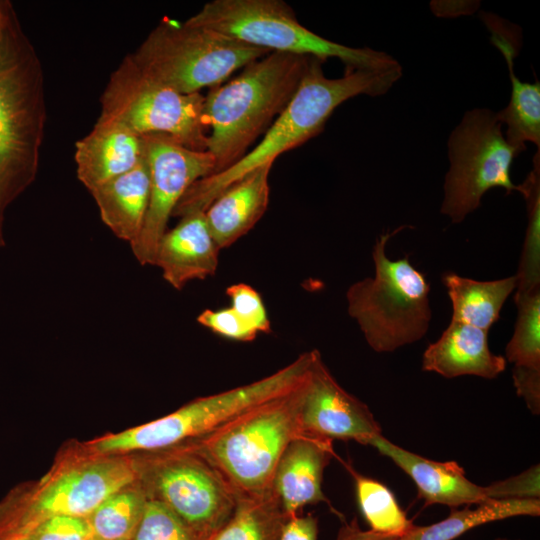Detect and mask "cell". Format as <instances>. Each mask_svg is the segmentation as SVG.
Wrapping results in <instances>:
<instances>
[{"label":"cell","instance_id":"obj_13","mask_svg":"<svg viewBox=\"0 0 540 540\" xmlns=\"http://www.w3.org/2000/svg\"><path fill=\"white\" fill-rule=\"evenodd\" d=\"M143 139L150 174L149 204L141 233L130 246L141 265H153L175 207L195 181L214 173L215 159L207 150L188 148L163 134Z\"/></svg>","mask_w":540,"mask_h":540},{"label":"cell","instance_id":"obj_25","mask_svg":"<svg viewBox=\"0 0 540 540\" xmlns=\"http://www.w3.org/2000/svg\"><path fill=\"white\" fill-rule=\"evenodd\" d=\"M288 518L272 489L239 494L230 518L208 540H279Z\"/></svg>","mask_w":540,"mask_h":540},{"label":"cell","instance_id":"obj_19","mask_svg":"<svg viewBox=\"0 0 540 540\" xmlns=\"http://www.w3.org/2000/svg\"><path fill=\"white\" fill-rule=\"evenodd\" d=\"M483 21L491 32L492 43L503 54L511 81V97L508 105L496 113L499 122L506 125V140L520 153L526 142L540 148V84L522 82L514 73V59L519 52V38L512 28L498 16L482 13Z\"/></svg>","mask_w":540,"mask_h":540},{"label":"cell","instance_id":"obj_16","mask_svg":"<svg viewBox=\"0 0 540 540\" xmlns=\"http://www.w3.org/2000/svg\"><path fill=\"white\" fill-rule=\"evenodd\" d=\"M333 456V441L328 439L301 434L288 444L276 465L271 489L289 518L307 505H330L322 481Z\"/></svg>","mask_w":540,"mask_h":540},{"label":"cell","instance_id":"obj_6","mask_svg":"<svg viewBox=\"0 0 540 540\" xmlns=\"http://www.w3.org/2000/svg\"><path fill=\"white\" fill-rule=\"evenodd\" d=\"M404 227L378 238L372 252L374 276L355 282L346 292L350 317L377 353L421 340L432 318L425 275L412 265L409 255L391 260L386 254L387 242Z\"/></svg>","mask_w":540,"mask_h":540},{"label":"cell","instance_id":"obj_3","mask_svg":"<svg viewBox=\"0 0 540 540\" xmlns=\"http://www.w3.org/2000/svg\"><path fill=\"white\" fill-rule=\"evenodd\" d=\"M314 57L269 52L204 96L207 151L222 171L247 152L295 95Z\"/></svg>","mask_w":540,"mask_h":540},{"label":"cell","instance_id":"obj_28","mask_svg":"<svg viewBox=\"0 0 540 540\" xmlns=\"http://www.w3.org/2000/svg\"><path fill=\"white\" fill-rule=\"evenodd\" d=\"M358 504L371 531L401 537L413 528L393 492L383 483L355 474Z\"/></svg>","mask_w":540,"mask_h":540},{"label":"cell","instance_id":"obj_26","mask_svg":"<svg viewBox=\"0 0 540 540\" xmlns=\"http://www.w3.org/2000/svg\"><path fill=\"white\" fill-rule=\"evenodd\" d=\"M149 499L139 481L104 500L87 518L95 540H131Z\"/></svg>","mask_w":540,"mask_h":540},{"label":"cell","instance_id":"obj_17","mask_svg":"<svg viewBox=\"0 0 540 540\" xmlns=\"http://www.w3.org/2000/svg\"><path fill=\"white\" fill-rule=\"evenodd\" d=\"M219 247L207 226L204 212L185 215L160 239L153 265L173 288L181 290L193 280L215 274Z\"/></svg>","mask_w":540,"mask_h":540},{"label":"cell","instance_id":"obj_24","mask_svg":"<svg viewBox=\"0 0 540 540\" xmlns=\"http://www.w3.org/2000/svg\"><path fill=\"white\" fill-rule=\"evenodd\" d=\"M539 498L490 499L475 508L452 509L443 520L413 526L397 540H454L480 525L516 516H539Z\"/></svg>","mask_w":540,"mask_h":540},{"label":"cell","instance_id":"obj_36","mask_svg":"<svg viewBox=\"0 0 540 540\" xmlns=\"http://www.w3.org/2000/svg\"><path fill=\"white\" fill-rule=\"evenodd\" d=\"M279 540H318V521L311 514L288 518Z\"/></svg>","mask_w":540,"mask_h":540},{"label":"cell","instance_id":"obj_41","mask_svg":"<svg viewBox=\"0 0 540 540\" xmlns=\"http://www.w3.org/2000/svg\"><path fill=\"white\" fill-rule=\"evenodd\" d=\"M92 540H95V539H92Z\"/></svg>","mask_w":540,"mask_h":540},{"label":"cell","instance_id":"obj_8","mask_svg":"<svg viewBox=\"0 0 540 540\" xmlns=\"http://www.w3.org/2000/svg\"><path fill=\"white\" fill-rule=\"evenodd\" d=\"M269 50L192 23L157 25L130 55L153 79L184 93L224 83Z\"/></svg>","mask_w":540,"mask_h":540},{"label":"cell","instance_id":"obj_35","mask_svg":"<svg viewBox=\"0 0 540 540\" xmlns=\"http://www.w3.org/2000/svg\"><path fill=\"white\" fill-rule=\"evenodd\" d=\"M512 378L518 396L524 399L528 409L540 414V369L514 366Z\"/></svg>","mask_w":540,"mask_h":540},{"label":"cell","instance_id":"obj_2","mask_svg":"<svg viewBox=\"0 0 540 540\" xmlns=\"http://www.w3.org/2000/svg\"><path fill=\"white\" fill-rule=\"evenodd\" d=\"M46 111L38 53L12 3L0 0V248L8 207L36 179Z\"/></svg>","mask_w":540,"mask_h":540},{"label":"cell","instance_id":"obj_9","mask_svg":"<svg viewBox=\"0 0 540 540\" xmlns=\"http://www.w3.org/2000/svg\"><path fill=\"white\" fill-rule=\"evenodd\" d=\"M188 20L271 52L310 56L323 62L337 58L346 68L379 69L398 63L385 52L345 46L312 32L281 0H213Z\"/></svg>","mask_w":540,"mask_h":540},{"label":"cell","instance_id":"obj_22","mask_svg":"<svg viewBox=\"0 0 540 540\" xmlns=\"http://www.w3.org/2000/svg\"><path fill=\"white\" fill-rule=\"evenodd\" d=\"M103 223L113 234L130 245L139 237L150 195V174L146 160L89 191Z\"/></svg>","mask_w":540,"mask_h":540},{"label":"cell","instance_id":"obj_5","mask_svg":"<svg viewBox=\"0 0 540 540\" xmlns=\"http://www.w3.org/2000/svg\"><path fill=\"white\" fill-rule=\"evenodd\" d=\"M305 378L292 390L256 404L190 441L239 494L271 489L281 455L302 434L299 415Z\"/></svg>","mask_w":540,"mask_h":540},{"label":"cell","instance_id":"obj_33","mask_svg":"<svg viewBox=\"0 0 540 540\" xmlns=\"http://www.w3.org/2000/svg\"><path fill=\"white\" fill-rule=\"evenodd\" d=\"M196 320L212 332L236 341L249 342L258 335L231 307L219 310L205 309Z\"/></svg>","mask_w":540,"mask_h":540},{"label":"cell","instance_id":"obj_18","mask_svg":"<svg viewBox=\"0 0 540 540\" xmlns=\"http://www.w3.org/2000/svg\"><path fill=\"white\" fill-rule=\"evenodd\" d=\"M144 157L142 136L102 117L75 144L77 177L89 191L130 171Z\"/></svg>","mask_w":540,"mask_h":540},{"label":"cell","instance_id":"obj_21","mask_svg":"<svg viewBox=\"0 0 540 540\" xmlns=\"http://www.w3.org/2000/svg\"><path fill=\"white\" fill-rule=\"evenodd\" d=\"M272 166L273 163H268L248 173L221 192L204 211L219 249L231 246L247 234L266 212Z\"/></svg>","mask_w":540,"mask_h":540},{"label":"cell","instance_id":"obj_20","mask_svg":"<svg viewBox=\"0 0 540 540\" xmlns=\"http://www.w3.org/2000/svg\"><path fill=\"white\" fill-rule=\"evenodd\" d=\"M506 365L504 356L490 350L488 331L452 320L422 356L424 371L445 378L473 375L494 379L506 369Z\"/></svg>","mask_w":540,"mask_h":540},{"label":"cell","instance_id":"obj_12","mask_svg":"<svg viewBox=\"0 0 540 540\" xmlns=\"http://www.w3.org/2000/svg\"><path fill=\"white\" fill-rule=\"evenodd\" d=\"M518 154L506 140L496 113L486 108L467 111L448 140L450 167L441 213L460 223L481 205L490 189L517 191L510 172Z\"/></svg>","mask_w":540,"mask_h":540},{"label":"cell","instance_id":"obj_30","mask_svg":"<svg viewBox=\"0 0 540 540\" xmlns=\"http://www.w3.org/2000/svg\"><path fill=\"white\" fill-rule=\"evenodd\" d=\"M131 540H202L163 502L149 498Z\"/></svg>","mask_w":540,"mask_h":540},{"label":"cell","instance_id":"obj_39","mask_svg":"<svg viewBox=\"0 0 540 540\" xmlns=\"http://www.w3.org/2000/svg\"><path fill=\"white\" fill-rule=\"evenodd\" d=\"M0 540H29L25 537H1Z\"/></svg>","mask_w":540,"mask_h":540},{"label":"cell","instance_id":"obj_14","mask_svg":"<svg viewBox=\"0 0 540 540\" xmlns=\"http://www.w3.org/2000/svg\"><path fill=\"white\" fill-rule=\"evenodd\" d=\"M299 418L302 434L331 441L367 445L382 434L369 407L336 381L318 350L304 380Z\"/></svg>","mask_w":540,"mask_h":540},{"label":"cell","instance_id":"obj_15","mask_svg":"<svg viewBox=\"0 0 540 540\" xmlns=\"http://www.w3.org/2000/svg\"><path fill=\"white\" fill-rule=\"evenodd\" d=\"M367 445L402 469L415 483L418 497L427 505L440 504L456 509L490 500L486 486L470 481L455 461L427 459L396 445L382 434L372 437Z\"/></svg>","mask_w":540,"mask_h":540},{"label":"cell","instance_id":"obj_37","mask_svg":"<svg viewBox=\"0 0 540 540\" xmlns=\"http://www.w3.org/2000/svg\"><path fill=\"white\" fill-rule=\"evenodd\" d=\"M398 537L382 535L360 528L356 518L344 523L338 531L336 540H397Z\"/></svg>","mask_w":540,"mask_h":540},{"label":"cell","instance_id":"obj_4","mask_svg":"<svg viewBox=\"0 0 540 540\" xmlns=\"http://www.w3.org/2000/svg\"><path fill=\"white\" fill-rule=\"evenodd\" d=\"M86 452L62 459L37 483L18 487L0 502V538L27 534L47 519L88 518L109 496L140 479L127 455Z\"/></svg>","mask_w":540,"mask_h":540},{"label":"cell","instance_id":"obj_40","mask_svg":"<svg viewBox=\"0 0 540 540\" xmlns=\"http://www.w3.org/2000/svg\"><path fill=\"white\" fill-rule=\"evenodd\" d=\"M495 540H510V539H507V538H497Z\"/></svg>","mask_w":540,"mask_h":540},{"label":"cell","instance_id":"obj_32","mask_svg":"<svg viewBox=\"0 0 540 540\" xmlns=\"http://www.w3.org/2000/svg\"><path fill=\"white\" fill-rule=\"evenodd\" d=\"M29 540H92V530L87 518L54 516L42 522L23 536Z\"/></svg>","mask_w":540,"mask_h":540},{"label":"cell","instance_id":"obj_1","mask_svg":"<svg viewBox=\"0 0 540 540\" xmlns=\"http://www.w3.org/2000/svg\"><path fill=\"white\" fill-rule=\"evenodd\" d=\"M322 64L317 58L311 60L295 95L262 140L232 166L195 181L175 207L173 217L204 212L227 187L321 133L343 102L362 94L383 95L402 76L399 62L379 69L345 68L339 78L326 77Z\"/></svg>","mask_w":540,"mask_h":540},{"label":"cell","instance_id":"obj_38","mask_svg":"<svg viewBox=\"0 0 540 540\" xmlns=\"http://www.w3.org/2000/svg\"><path fill=\"white\" fill-rule=\"evenodd\" d=\"M474 2H451V1H433L431 2V8L438 16H458L463 14L473 13L479 4H473Z\"/></svg>","mask_w":540,"mask_h":540},{"label":"cell","instance_id":"obj_7","mask_svg":"<svg viewBox=\"0 0 540 540\" xmlns=\"http://www.w3.org/2000/svg\"><path fill=\"white\" fill-rule=\"evenodd\" d=\"M310 358L303 353L292 363L252 383L197 398L154 421L96 438L86 446L99 454L153 452L199 439L246 409L284 394L305 378Z\"/></svg>","mask_w":540,"mask_h":540},{"label":"cell","instance_id":"obj_27","mask_svg":"<svg viewBox=\"0 0 540 540\" xmlns=\"http://www.w3.org/2000/svg\"><path fill=\"white\" fill-rule=\"evenodd\" d=\"M518 186L527 205L528 224L516 274L515 295L540 290V150L533 157V168Z\"/></svg>","mask_w":540,"mask_h":540},{"label":"cell","instance_id":"obj_23","mask_svg":"<svg viewBox=\"0 0 540 540\" xmlns=\"http://www.w3.org/2000/svg\"><path fill=\"white\" fill-rule=\"evenodd\" d=\"M452 304V321L488 331L499 319L501 309L517 288L516 275L478 281L447 272L442 276Z\"/></svg>","mask_w":540,"mask_h":540},{"label":"cell","instance_id":"obj_11","mask_svg":"<svg viewBox=\"0 0 540 540\" xmlns=\"http://www.w3.org/2000/svg\"><path fill=\"white\" fill-rule=\"evenodd\" d=\"M147 453L152 456L138 463L148 497L208 540L232 515L239 493L190 441Z\"/></svg>","mask_w":540,"mask_h":540},{"label":"cell","instance_id":"obj_10","mask_svg":"<svg viewBox=\"0 0 540 540\" xmlns=\"http://www.w3.org/2000/svg\"><path fill=\"white\" fill-rule=\"evenodd\" d=\"M99 117L139 136L163 134L195 150H206L204 95L184 94L146 74L128 54L111 74L100 98Z\"/></svg>","mask_w":540,"mask_h":540},{"label":"cell","instance_id":"obj_29","mask_svg":"<svg viewBox=\"0 0 540 540\" xmlns=\"http://www.w3.org/2000/svg\"><path fill=\"white\" fill-rule=\"evenodd\" d=\"M518 314L505 359L514 364L540 369V290L515 295Z\"/></svg>","mask_w":540,"mask_h":540},{"label":"cell","instance_id":"obj_31","mask_svg":"<svg viewBox=\"0 0 540 540\" xmlns=\"http://www.w3.org/2000/svg\"><path fill=\"white\" fill-rule=\"evenodd\" d=\"M234 312L257 333H269L271 323L263 300L252 286L236 283L226 289Z\"/></svg>","mask_w":540,"mask_h":540},{"label":"cell","instance_id":"obj_34","mask_svg":"<svg viewBox=\"0 0 540 540\" xmlns=\"http://www.w3.org/2000/svg\"><path fill=\"white\" fill-rule=\"evenodd\" d=\"M490 499L539 498V464L528 470L486 486Z\"/></svg>","mask_w":540,"mask_h":540}]
</instances>
